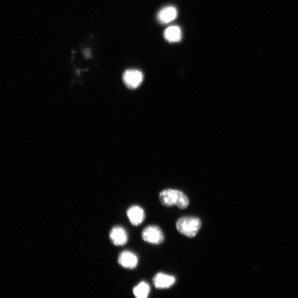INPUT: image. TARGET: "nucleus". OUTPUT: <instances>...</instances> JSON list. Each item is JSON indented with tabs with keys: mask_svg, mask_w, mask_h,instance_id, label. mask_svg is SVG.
I'll return each mask as SVG.
<instances>
[{
	"mask_svg": "<svg viewBox=\"0 0 298 298\" xmlns=\"http://www.w3.org/2000/svg\"><path fill=\"white\" fill-rule=\"evenodd\" d=\"M149 292H150V286L144 282L136 285L133 289V293L136 298H147Z\"/></svg>",
	"mask_w": 298,
	"mask_h": 298,
	"instance_id": "obj_11",
	"label": "nucleus"
},
{
	"mask_svg": "<svg viewBox=\"0 0 298 298\" xmlns=\"http://www.w3.org/2000/svg\"><path fill=\"white\" fill-rule=\"evenodd\" d=\"M177 16V11L173 7H168L160 10L158 15V20L162 24H168L174 21Z\"/></svg>",
	"mask_w": 298,
	"mask_h": 298,
	"instance_id": "obj_9",
	"label": "nucleus"
},
{
	"mask_svg": "<svg viewBox=\"0 0 298 298\" xmlns=\"http://www.w3.org/2000/svg\"><path fill=\"white\" fill-rule=\"evenodd\" d=\"M166 40L171 43L178 42L182 38V32L178 26H171L164 32Z\"/></svg>",
	"mask_w": 298,
	"mask_h": 298,
	"instance_id": "obj_10",
	"label": "nucleus"
},
{
	"mask_svg": "<svg viewBox=\"0 0 298 298\" xmlns=\"http://www.w3.org/2000/svg\"><path fill=\"white\" fill-rule=\"evenodd\" d=\"M110 238L112 243L116 246H123L127 242L128 235L122 227H116L112 229Z\"/></svg>",
	"mask_w": 298,
	"mask_h": 298,
	"instance_id": "obj_7",
	"label": "nucleus"
},
{
	"mask_svg": "<svg viewBox=\"0 0 298 298\" xmlns=\"http://www.w3.org/2000/svg\"><path fill=\"white\" fill-rule=\"evenodd\" d=\"M127 216L131 225L139 226L144 220L145 213L139 206L134 205L129 208Z\"/></svg>",
	"mask_w": 298,
	"mask_h": 298,
	"instance_id": "obj_6",
	"label": "nucleus"
},
{
	"mask_svg": "<svg viewBox=\"0 0 298 298\" xmlns=\"http://www.w3.org/2000/svg\"><path fill=\"white\" fill-rule=\"evenodd\" d=\"M175 282V278L170 275L160 273L154 278V283L157 288L160 289L168 288Z\"/></svg>",
	"mask_w": 298,
	"mask_h": 298,
	"instance_id": "obj_8",
	"label": "nucleus"
},
{
	"mask_svg": "<svg viewBox=\"0 0 298 298\" xmlns=\"http://www.w3.org/2000/svg\"><path fill=\"white\" fill-rule=\"evenodd\" d=\"M118 263L120 266L125 268L133 269L135 268L138 263V259L132 252L125 251L120 254Z\"/></svg>",
	"mask_w": 298,
	"mask_h": 298,
	"instance_id": "obj_5",
	"label": "nucleus"
},
{
	"mask_svg": "<svg viewBox=\"0 0 298 298\" xmlns=\"http://www.w3.org/2000/svg\"><path fill=\"white\" fill-rule=\"evenodd\" d=\"M142 73L137 70L129 69L126 70L123 73V80L124 84L130 89H136L142 83Z\"/></svg>",
	"mask_w": 298,
	"mask_h": 298,
	"instance_id": "obj_4",
	"label": "nucleus"
},
{
	"mask_svg": "<svg viewBox=\"0 0 298 298\" xmlns=\"http://www.w3.org/2000/svg\"><path fill=\"white\" fill-rule=\"evenodd\" d=\"M142 238L145 242L155 245L161 244L164 242V235L158 226H148L142 233Z\"/></svg>",
	"mask_w": 298,
	"mask_h": 298,
	"instance_id": "obj_3",
	"label": "nucleus"
},
{
	"mask_svg": "<svg viewBox=\"0 0 298 298\" xmlns=\"http://www.w3.org/2000/svg\"><path fill=\"white\" fill-rule=\"evenodd\" d=\"M202 222L196 217L185 216L181 217L176 222L177 231L189 238H194L201 228Z\"/></svg>",
	"mask_w": 298,
	"mask_h": 298,
	"instance_id": "obj_2",
	"label": "nucleus"
},
{
	"mask_svg": "<svg viewBox=\"0 0 298 298\" xmlns=\"http://www.w3.org/2000/svg\"><path fill=\"white\" fill-rule=\"evenodd\" d=\"M159 200L163 205L168 207L176 205L180 209H183L187 208L189 205V199L186 195L174 189H167L160 192Z\"/></svg>",
	"mask_w": 298,
	"mask_h": 298,
	"instance_id": "obj_1",
	"label": "nucleus"
}]
</instances>
